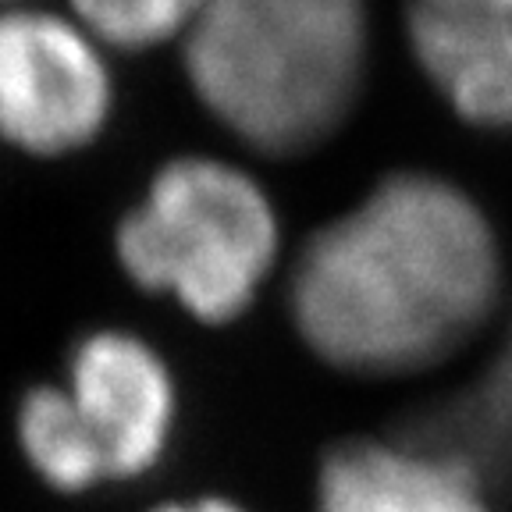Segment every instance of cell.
Returning <instances> with one entry per match:
<instances>
[{"instance_id": "6da1fadb", "label": "cell", "mask_w": 512, "mask_h": 512, "mask_svg": "<svg viewBox=\"0 0 512 512\" xmlns=\"http://www.w3.org/2000/svg\"><path fill=\"white\" fill-rule=\"evenodd\" d=\"M502 299V253L459 185L399 171L324 224L292 267V320L349 374L427 370L463 349Z\"/></svg>"}, {"instance_id": "7a4b0ae2", "label": "cell", "mask_w": 512, "mask_h": 512, "mask_svg": "<svg viewBox=\"0 0 512 512\" xmlns=\"http://www.w3.org/2000/svg\"><path fill=\"white\" fill-rule=\"evenodd\" d=\"M189 86L235 139L299 157L349 121L367 82V0H203L182 36Z\"/></svg>"}, {"instance_id": "3957f363", "label": "cell", "mask_w": 512, "mask_h": 512, "mask_svg": "<svg viewBox=\"0 0 512 512\" xmlns=\"http://www.w3.org/2000/svg\"><path fill=\"white\" fill-rule=\"evenodd\" d=\"M118 260L146 292H168L196 320L228 324L256 299L278 256V217L235 164L178 157L118 224Z\"/></svg>"}, {"instance_id": "277c9868", "label": "cell", "mask_w": 512, "mask_h": 512, "mask_svg": "<svg viewBox=\"0 0 512 512\" xmlns=\"http://www.w3.org/2000/svg\"><path fill=\"white\" fill-rule=\"evenodd\" d=\"M104 47L75 18L0 8V139L36 157H64L111 121Z\"/></svg>"}, {"instance_id": "5b68a950", "label": "cell", "mask_w": 512, "mask_h": 512, "mask_svg": "<svg viewBox=\"0 0 512 512\" xmlns=\"http://www.w3.org/2000/svg\"><path fill=\"white\" fill-rule=\"evenodd\" d=\"M64 392L104 452L111 480L143 477L164 459L175 427V381L146 338L118 328L79 338Z\"/></svg>"}, {"instance_id": "8992f818", "label": "cell", "mask_w": 512, "mask_h": 512, "mask_svg": "<svg viewBox=\"0 0 512 512\" xmlns=\"http://www.w3.org/2000/svg\"><path fill=\"white\" fill-rule=\"evenodd\" d=\"M406 40L459 118L512 132V0H406Z\"/></svg>"}, {"instance_id": "52a82bcc", "label": "cell", "mask_w": 512, "mask_h": 512, "mask_svg": "<svg viewBox=\"0 0 512 512\" xmlns=\"http://www.w3.org/2000/svg\"><path fill=\"white\" fill-rule=\"evenodd\" d=\"M317 512H491L463 463L413 441H342L317 470Z\"/></svg>"}, {"instance_id": "ba28073f", "label": "cell", "mask_w": 512, "mask_h": 512, "mask_svg": "<svg viewBox=\"0 0 512 512\" xmlns=\"http://www.w3.org/2000/svg\"><path fill=\"white\" fill-rule=\"evenodd\" d=\"M413 445L434 448L441 456L463 463L477 473L484 488L512 480V342L477 388L459 399L434 406L416 416L402 431Z\"/></svg>"}, {"instance_id": "9c48e42d", "label": "cell", "mask_w": 512, "mask_h": 512, "mask_svg": "<svg viewBox=\"0 0 512 512\" xmlns=\"http://www.w3.org/2000/svg\"><path fill=\"white\" fill-rule=\"evenodd\" d=\"M18 441L29 466L57 491H89L111 480L104 452L82 424L72 395L57 384L25 392L15 420Z\"/></svg>"}, {"instance_id": "30bf717a", "label": "cell", "mask_w": 512, "mask_h": 512, "mask_svg": "<svg viewBox=\"0 0 512 512\" xmlns=\"http://www.w3.org/2000/svg\"><path fill=\"white\" fill-rule=\"evenodd\" d=\"M68 8L100 47L150 50L185 36L203 0H68Z\"/></svg>"}, {"instance_id": "8fae6325", "label": "cell", "mask_w": 512, "mask_h": 512, "mask_svg": "<svg viewBox=\"0 0 512 512\" xmlns=\"http://www.w3.org/2000/svg\"><path fill=\"white\" fill-rule=\"evenodd\" d=\"M153 512H242L239 505H232L228 498H196V502H168L157 505Z\"/></svg>"}, {"instance_id": "7c38bea8", "label": "cell", "mask_w": 512, "mask_h": 512, "mask_svg": "<svg viewBox=\"0 0 512 512\" xmlns=\"http://www.w3.org/2000/svg\"><path fill=\"white\" fill-rule=\"evenodd\" d=\"M0 4H4V8H8V4H15V0H0Z\"/></svg>"}]
</instances>
